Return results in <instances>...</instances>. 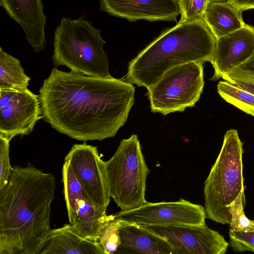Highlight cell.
<instances>
[{
	"mask_svg": "<svg viewBox=\"0 0 254 254\" xmlns=\"http://www.w3.org/2000/svg\"><path fill=\"white\" fill-rule=\"evenodd\" d=\"M62 177L69 223L82 237L98 242V231L106 211L94 205L66 161L63 165Z\"/></svg>",
	"mask_w": 254,
	"mask_h": 254,
	"instance_id": "12",
	"label": "cell"
},
{
	"mask_svg": "<svg viewBox=\"0 0 254 254\" xmlns=\"http://www.w3.org/2000/svg\"><path fill=\"white\" fill-rule=\"evenodd\" d=\"M121 221L114 218V215L103 217L98 231L97 241L104 254H115L120 244L119 228Z\"/></svg>",
	"mask_w": 254,
	"mask_h": 254,
	"instance_id": "21",
	"label": "cell"
},
{
	"mask_svg": "<svg viewBox=\"0 0 254 254\" xmlns=\"http://www.w3.org/2000/svg\"><path fill=\"white\" fill-rule=\"evenodd\" d=\"M204 85L203 64L191 62L164 73L147 88L151 111L166 115L194 106Z\"/></svg>",
	"mask_w": 254,
	"mask_h": 254,
	"instance_id": "7",
	"label": "cell"
},
{
	"mask_svg": "<svg viewBox=\"0 0 254 254\" xmlns=\"http://www.w3.org/2000/svg\"><path fill=\"white\" fill-rule=\"evenodd\" d=\"M101 32L82 17L62 18L54 33L53 64L88 76L112 77Z\"/></svg>",
	"mask_w": 254,
	"mask_h": 254,
	"instance_id": "4",
	"label": "cell"
},
{
	"mask_svg": "<svg viewBox=\"0 0 254 254\" xmlns=\"http://www.w3.org/2000/svg\"><path fill=\"white\" fill-rule=\"evenodd\" d=\"M119 231L121 244L115 254H174L166 240L140 225L121 221Z\"/></svg>",
	"mask_w": 254,
	"mask_h": 254,
	"instance_id": "16",
	"label": "cell"
},
{
	"mask_svg": "<svg viewBox=\"0 0 254 254\" xmlns=\"http://www.w3.org/2000/svg\"><path fill=\"white\" fill-rule=\"evenodd\" d=\"M0 5L23 29L25 39L35 52L47 46L45 26L47 17L42 0H0Z\"/></svg>",
	"mask_w": 254,
	"mask_h": 254,
	"instance_id": "15",
	"label": "cell"
},
{
	"mask_svg": "<svg viewBox=\"0 0 254 254\" xmlns=\"http://www.w3.org/2000/svg\"><path fill=\"white\" fill-rule=\"evenodd\" d=\"M231 83L234 84L254 95V84L240 81L233 82Z\"/></svg>",
	"mask_w": 254,
	"mask_h": 254,
	"instance_id": "28",
	"label": "cell"
},
{
	"mask_svg": "<svg viewBox=\"0 0 254 254\" xmlns=\"http://www.w3.org/2000/svg\"><path fill=\"white\" fill-rule=\"evenodd\" d=\"M229 82L240 81L254 84V54L246 62L222 77Z\"/></svg>",
	"mask_w": 254,
	"mask_h": 254,
	"instance_id": "24",
	"label": "cell"
},
{
	"mask_svg": "<svg viewBox=\"0 0 254 254\" xmlns=\"http://www.w3.org/2000/svg\"><path fill=\"white\" fill-rule=\"evenodd\" d=\"M104 254L98 242L86 239L69 223L52 229L40 254Z\"/></svg>",
	"mask_w": 254,
	"mask_h": 254,
	"instance_id": "17",
	"label": "cell"
},
{
	"mask_svg": "<svg viewBox=\"0 0 254 254\" xmlns=\"http://www.w3.org/2000/svg\"><path fill=\"white\" fill-rule=\"evenodd\" d=\"M30 80L20 61L0 47V89L25 90Z\"/></svg>",
	"mask_w": 254,
	"mask_h": 254,
	"instance_id": "19",
	"label": "cell"
},
{
	"mask_svg": "<svg viewBox=\"0 0 254 254\" xmlns=\"http://www.w3.org/2000/svg\"><path fill=\"white\" fill-rule=\"evenodd\" d=\"M215 42L203 19L179 22L128 63L124 80L147 89L174 67L191 62H210Z\"/></svg>",
	"mask_w": 254,
	"mask_h": 254,
	"instance_id": "3",
	"label": "cell"
},
{
	"mask_svg": "<svg viewBox=\"0 0 254 254\" xmlns=\"http://www.w3.org/2000/svg\"><path fill=\"white\" fill-rule=\"evenodd\" d=\"M166 240L174 254H224L229 243L219 232L202 225H140Z\"/></svg>",
	"mask_w": 254,
	"mask_h": 254,
	"instance_id": "9",
	"label": "cell"
},
{
	"mask_svg": "<svg viewBox=\"0 0 254 254\" xmlns=\"http://www.w3.org/2000/svg\"><path fill=\"white\" fill-rule=\"evenodd\" d=\"M181 17L179 22L203 20L208 0H178Z\"/></svg>",
	"mask_w": 254,
	"mask_h": 254,
	"instance_id": "23",
	"label": "cell"
},
{
	"mask_svg": "<svg viewBox=\"0 0 254 254\" xmlns=\"http://www.w3.org/2000/svg\"><path fill=\"white\" fill-rule=\"evenodd\" d=\"M217 92L227 102L254 117V95L228 81H220Z\"/></svg>",
	"mask_w": 254,
	"mask_h": 254,
	"instance_id": "20",
	"label": "cell"
},
{
	"mask_svg": "<svg viewBox=\"0 0 254 254\" xmlns=\"http://www.w3.org/2000/svg\"><path fill=\"white\" fill-rule=\"evenodd\" d=\"M9 142L0 135V190L7 184L12 168L10 163Z\"/></svg>",
	"mask_w": 254,
	"mask_h": 254,
	"instance_id": "26",
	"label": "cell"
},
{
	"mask_svg": "<svg viewBox=\"0 0 254 254\" xmlns=\"http://www.w3.org/2000/svg\"><path fill=\"white\" fill-rule=\"evenodd\" d=\"M206 214L202 205L183 198L171 202H148L114 214L115 219L138 225H202Z\"/></svg>",
	"mask_w": 254,
	"mask_h": 254,
	"instance_id": "8",
	"label": "cell"
},
{
	"mask_svg": "<svg viewBox=\"0 0 254 254\" xmlns=\"http://www.w3.org/2000/svg\"><path fill=\"white\" fill-rule=\"evenodd\" d=\"M254 54V26L243 27L216 39L210 61L216 80L248 60Z\"/></svg>",
	"mask_w": 254,
	"mask_h": 254,
	"instance_id": "13",
	"label": "cell"
},
{
	"mask_svg": "<svg viewBox=\"0 0 254 254\" xmlns=\"http://www.w3.org/2000/svg\"><path fill=\"white\" fill-rule=\"evenodd\" d=\"M104 165L110 196L121 211L139 207L147 202L145 195L149 170L137 135L122 139Z\"/></svg>",
	"mask_w": 254,
	"mask_h": 254,
	"instance_id": "6",
	"label": "cell"
},
{
	"mask_svg": "<svg viewBox=\"0 0 254 254\" xmlns=\"http://www.w3.org/2000/svg\"><path fill=\"white\" fill-rule=\"evenodd\" d=\"M135 88L121 79L86 76L53 67L39 90L42 118L80 141L114 136L134 103Z\"/></svg>",
	"mask_w": 254,
	"mask_h": 254,
	"instance_id": "1",
	"label": "cell"
},
{
	"mask_svg": "<svg viewBox=\"0 0 254 254\" xmlns=\"http://www.w3.org/2000/svg\"><path fill=\"white\" fill-rule=\"evenodd\" d=\"M230 244L236 252L254 253V231L241 232L229 229Z\"/></svg>",
	"mask_w": 254,
	"mask_h": 254,
	"instance_id": "25",
	"label": "cell"
},
{
	"mask_svg": "<svg viewBox=\"0 0 254 254\" xmlns=\"http://www.w3.org/2000/svg\"><path fill=\"white\" fill-rule=\"evenodd\" d=\"M242 12L227 0L210 1L203 19L217 39L246 25Z\"/></svg>",
	"mask_w": 254,
	"mask_h": 254,
	"instance_id": "18",
	"label": "cell"
},
{
	"mask_svg": "<svg viewBox=\"0 0 254 254\" xmlns=\"http://www.w3.org/2000/svg\"><path fill=\"white\" fill-rule=\"evenodd\" d=\"M55 176L14 166L0 190V254H40L51 231Z\"/></svg>",
	"mask_w": 254,
	"mask_h": 254,
	"instance_id": "2",
	"label": "cell"
},
{
	"mask_svg": "<svg viewBox=\"0 0 254 254\" xmlns=\"http://www.w3.org/2000/svg\"><path fill=\"white\" fill-rule=\"evenodd\" d=\"M42 119L39 96L25 90L0 89V135L9 140L30 134Z\"/></svg>",
	"mask_w": 254,
	"mask_h": 254,
	"instance_id": "11",
	"label": "cell"
},
{
	"mask_svg": "<svg viewBox=\"0 0 254 254\" xmlns=\"http://www.w3.org/2000/svg\"><path fill=\"white\" fill-rule=\"evenodd\" d=\"M100 10L129 21H176L180 14L178 0H100Z\"/></svg>",
	"mask_w": 254,
	"mask_h": 254,
	"instance_id": "14",
	"label": "cell"
},
{
	"mask_svg": "<svg viewBox=\"0 0 254 254\" xmlns=\"http://www.w3.org/2000/svg\"><path fill=\"white\" fill-rule=\"evenodd\" d=\"M209 1H222V0H208Z\"/></svg>",
	"mask_w": 254,
	"mask_h": 254,
	"instance_id": "29",
	"label": "cell"
},
{
	"mask_svg": "<svg viewBox=\"0 0 254 254\" xmlns=\"http://www.w3.org/2000/svg\"><path fill=\"white\" fill-rule=\"evenodd\" d=\"M235 7L243 12L254 9V0H226Z\"/></svg>",
	"mask_w": 254,
	"mask_h": 254,
	"instance_id": "27",
	"label": "cell"
},
{
	"mask_svg": "<svg viewBox=\"0 0 254 254\" xmlns=\"http://www.w3.org/2000/svg\"><path fill=\"white\" fill-rule=\"evenodd\" d=\"M243 145L238 131L228 130L220 153L204 182L206 216L218 223L230 224L228 207L244 192Z\"/></svg>",
	"mask_w": 254,
	"mask_h": 254,
	"instance_id": "5",
	"label": "cell"
},
{
	"mask_svg": "<svg viewBox=\"0 0 254 254\" xmlns=\"http://www.w3.org/2000/svg\"><path fill=\"white\" fill-rule=\"evenodd\" d=\"M245 204L244 192H242L229 206L230 229L245 232L254 231V220L249 219L245 214Z\"/></svg>",
	"mask_w": 254,
	"mask_h": 254,
	"instance_id": "22",
	"label": "cell"
},
{
	"mask_svg": "<svg viewBox=\"0 0 254 254\" xmlns=\"http://www.w3.org/2000/svg\"><path fill=\"white\" fill-rule=\"evenodd\" d=\"M64 161L71 166L87 196L98 209L106 211L110 201L105 161L101 159L97 146L85 141L74 144Z\"/></svg>",
	"mask_w": 254,
	"mask_h": 254,
	"instance_id": "10",
	"label": "cell"
}]
</instances>
